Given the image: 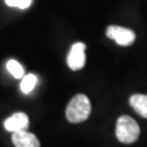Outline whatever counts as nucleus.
Returning <instances> with one entry per match:
<instances>
[{
    "label": "nucleus",
    "instance_id": "f257e3e1",
    "mask_svg": "<svg viewBox=\"0 0 147 147\" xmlns=\"http://www.w3.org/2000/svg\"><path fill=\"white\" fill-rule=\"evenodd\" d=\"M90 111L92 105L88 97L84 94H78L70 100L65 110V116L71 123H81L88 118Z\"/></svg>",
    "mask_w": 147,
    "mask_h": 147
},
{
    "label": "nucleus",
    "instance_id": "f03ea898",
    "mask_svg": "<svg viewBox=\"0 0 147 147\" xmlns=\"http://www.w3.org/2000/svg\"><path fill=\"white\" fill-rule=\"evenodd\" d=\"M116 136L123 144L136 142L140 136V126L137 122L129 116L120 117L117 121Z\"/></svg>",
    "mask_w": 147,
    "mask_h": 147
},
{
    "label": "nucleus",
    "instance_id": "7ed1b4c3",
    "mask_svg": "<svg viewBox=\"0 0 147 147\" xmlns=\"http://www.w3.org/2000/svg\"><path fill=\"white\" fill-rule=\"evenodd\" d=\"M106 35L113 39L120 46H131L136 38L135 33L133 31L116 25H111L108 27L106 31Z\"/></svg>",
    "mask_w": 147,
    "mask_h": 147
},
{
    "label": "nucleus",
    "instance_id": "20e7f679",
    "mask_svg": "<svg viewBox=\"0 0 147 147\" xmlns=\"http://www.w3.org/2000/svg\"><path fill=\"white\" fill-rule=\"evenodd\" d=\"M85 49H86V46L83 42H75L71 47V50L67 58V63L71 70L76 71L85 65V61H86Z\"/></svg>",
    "mask_w": 147,
    "mask_h": 147
},
{
    "label": "nucleus",
    "instance_id": "39448f33",
    "mask_svg": "<svg viewBox=\"0 0 147 147\" xmlns=\"http://www.w3.org/2000/svg\"><path fill=\"white\" fill-rule=\"evenodd\" d=\"M5 127L9 132L24 131L28 127V117L24 112H16L5 121Z\"/></svg>",
    "mask_w": 147,
    "mask_h": 147
},
{
    "label": "nucleus",
    "instance_id": "423d86ee",
    "mask_svg": "<svg viewBox=\"0 0 147 147\" xmlns=\"http://www.w3.org/2000/svg\"><path fill=\"white\" fill-rule=\"evenodd\" d=\"M12 142L16 147H40L38 138L26 130L14 132L12 135Z\"/></svg>",
    "mask_w": 147,
    "mask_h": 147
},
{
    "label": "nucleus",
    "instance_id": "0eeeda50",
    "mask_svg": "<svg viewBox=\"0 0 147 147\" xmlns=\"http://www.w3.org/2000/svg\"><path fill=\"white\" fill-rule=\"evenodd\" d=\"M130 105L140 116L147 119V95H132L130 98Z\"/></svg>",
    "mask_w": 147,
    "mask_h": 147
},
{
    "label": "nucleus",
    "instance_id": "6e6552de",
    "mask_svg": "<svg viewBox=\"0 0 147 147\" xmlns=\"http://www.w3.org/2000/svg\"><path fill=\"white\" fill-rule=\"evenodd\" d=\"M37 83V78L34 74H27L22 78V82L20 88L24 94H30L33 89L35 88Z\"/></svg>",
    "mask_w": 147,
    "mask_h": 147
},
{
    "label": "nucleus",
    "instance_id": "1a4fd4ad",
    "mask_svg": "<svg viewBox=\"0 0 147 147\" xmlns=\"http://www.w3.org/2000/svg\"><path fill=\"white\" fill-rule=\"evenodd\" d=\"M7 69L16 79H22L24 76V69L16 60H9L7 62Z\"/></svg>",
    "mask_w": 147,
    "mask_h": 147
},
{
    "label": "nucleus",
    "instance_id": "9d476101",
    "mask_svg": "<svg viewBox=\"0 0 147 147\" xmlns=\"http://www.w3.org/2000/svg\"><path fill=\"white\" fill-rule=\"evenodd\" d=\"M9 7H16L19 9H26L32 3V0H5Z\"/></svg>",
    "mask_w": 147,
    "mask_h": 147
}]
</instances>
